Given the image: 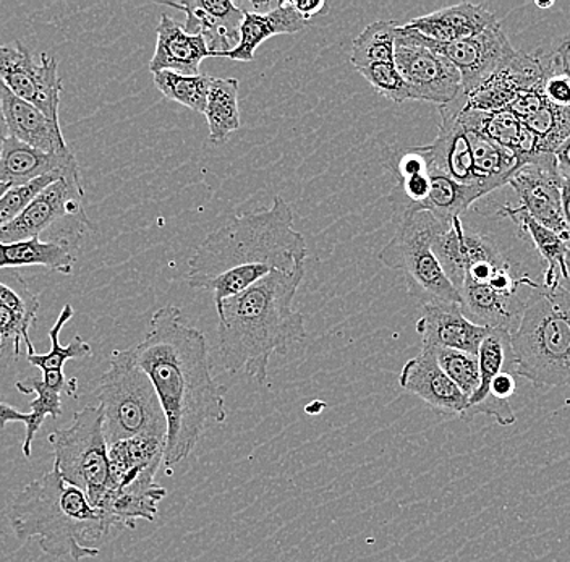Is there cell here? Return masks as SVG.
<instances>
[{"label":"cell","instance_id":"20","mask_svg":"<svg viewBox=\"0 0 570 562\" xmlns=\"http://www.w3.org/2000/svg\"><path fill=\"white\" fill-rule=\"evenodd\" d=\"M2 109L9 137L46 152L59 155L70 151L60 124L52 122L33 105L17 98L12 91L7 90L6 85L2 90Z\"/></svg>","mask_w":570,"mask_h":562},{"label":"cell","instance_id":"28","mask_svg":"<svg viewBox=\"0 0 570 562\" xmlns=\"http://www.w3.org/2000/svg\"><path fill=\"white\" fill-rule=\"evenodd\" d=\"M480 368V387L469 401V418L470 411L480 405L481 402L490 396L491 382L501 373H514L515 375V357L514 348H512V334L505 329H490V333L480 344L479 354Z\"/></svg>","mask_w":570,"mask_h":562},{"label":"cell","instance_id":"11","mask_svg":"<svg viewBox=\"0 0 570 562\" xmlns=\"http://www.w3.org/2000/svg\"><path fill=\"white\" fill-rule=\"evenodd\" d=\"M410 30L423 46L454 63L461 73L465 95L504 70L519 56V51L511 45L499 21L479 37L455 42H436L423 37L413 28Z\"/></svg>","mask_w":570,"mask_h":562},{"label":"cell","instance_id":"12","mask_svg":"<svg viewBox=\"0 0 570 562\" xmlns=\"http://www.w3.org/2000/svg\"><path fill=\"white\" fill-rule=\"evenodd\" d=\"M80 170L60 177L42 190L13 223L0 230V241L13 244L39 237L62 219L91 226L85 215Z\"/></svg>","mask_w":570,"mask_h":562},{"label":"cell","instance_id":"22","mask_svg":"<svg viewBox=\"0 0 570 562\" xmlns=\"http://www.w3.org/2000/svg\"><path fill=\"white\" fill-rule=\"evenodd\" d=\"M167 440L135 436L109 446L110 471L116 489L134 485L141 480H156L166 455Z\"/></svg>","mask_w":570,"mask_h":562},{"label":"cell","instance_id":"35","mask_svg":"<svg viewBox=\"0 0 570 562\" xmlns=\"http://www.w3.org/2000/svg\"><path fill=\"white\" fill-rule=\"evenodd\" d=\"M431 351H433L434 357H436L441 368L444 369L445 375L458 384L463 396L470 401V397L480 387V368L476 355L454 351V348H431Z\"/></svg>","mask_w":570,"mask_h":562},{"label":"cell","instance_id":"16","mask_svg":"<svg viewBox=\"0 0 570 562\" xmlns=\"http://www.w3.org/2000/svg\"><path fill=\"white\" fill-rule=\"evenodd\" d=\"M416 333L422 337V347L454 348V351L479 354L488 327L475 325L463 315L461 305L430 302L416 322Z\"/></svg>","mask_w":570,"mask_h":562},{"label":"cell","instance_id":"7","mask_svg":"<svg viewBox=\"0 0 570 562\" xmlns=\"http://www.w3.org/2000/svg\"><path fill=\"white\" fill-rule=\"evenodd\" d=\"M397 229L377 258L386 268L404 274L412 297L423 305L430 302L461 305V295L445 276L436 255L433 240L448 229V224L431 213H405L395 218Z\"/></svg>","mask_w":570,"mask_h":562},{"label":"cell","instance_id":"3","mask_svg":"<svg viewBox=\"0 0 570 562\" xmlns=\"http://www.w3.org/2000/svg\"><path fill=\"white\" fill-rule=\"evenodd\" d=\"M303 277L305 265L269 274L216 307L219 357L227 372L265 384L271 357L306 339L305 318L294 308Z\"/></svg>","mask_w":570,"mask_h":562},{"label":"cell","instance_id":"47","mask_svg":"<svg viewBox=\"0 0 570 562\" xmlns=\"http://www.w3.org/2000/svg\"><path fill=\"white\" fill-rule=\"evenodd\" d=\"M2 146H3V141H0V155H2Z\"/></svg>","mask_w":570,"mask_h":562},{"label":"cell","instance_id":"5","mask_svg":"<svg viewBox=\"0 0 570 562\" xmlns=\"http://www.w3.org/2000/svg\"><path fill=\"white\" fill-rule=\"evenodd\" d=\"M515 375L537 390L570 384V294L540 290L512 333Z\"/></svg>","mask_w":570,"mask_h":562},{"label":"cell","instance_id":"6","mask_svg":"<svg viewBox=\"0 0 570 562\" xmlns=\"http://www.w3.org/2000/svg\"><path fill=\"white\" fill-rule=\"evenodd\" d=\"M107 444L135 436L167 440V420L155 384L131 357L130 348L114 352L98 386Z\"/></svg>","mask_w":570,"mask_h":562},{"label":"cell","instance_id":"24","mask_svg":"<svg viewBox=\"0 0 570 562\" xmlns=\"http://www.w3.org/2000/svg\"><path fill=\"white\" fill-rule=\"evenodd\" d=\"M498 215L514 223L520 233L527 234L532 240L534 250L540 254L544 263V289L556 290L561 287L566 276V259L570 252L569 241L537 223L522 206H502Z\"/></svg>","mask_w":570,"mask_h":562},{"label":"cell","instance_id":"32","mask_svg":"<svg viewBox=\"0 0 570 562\" xmlns=\"http://www.w3.org/2000/svg\"><path fill=\"white\" fill-rule=\"evenodd\" d=\"M213 80L212 75H180L167 70L153 73V81L164 98L199 114H205Z\"/></svg>","mask_w":570,"mask_h":562},{"label":"cell","instance_id":"19","mask_svg":"<svg viewBox=\"0 0 570 562\" xmlns=\"http://www.w3.org/2000/svg\"><path fill=\"white\" fill-rule=\"evenodd\" d=\"M459 119L466 130L475 131L502 148L511 149L519 156L522 164L532 159L533 156L547 152L540 138L509 110L483 112V110L469 109L463 106Z\"/></svg>","mask_w":570,"mask_h":562},{"label":"cell","instance_id":"30","mask_svg":"<svg viewBox=\"0 0 570 562\" xmlns=\"http://www.w3.org/2000/svg\"><path fill=\"white\" fill-rule=\"evenodd\" d=\"M541 77L534 90L548 105L570 108V41L562 42L556 51L537 52Z\"/></svg>","mask_w":570,"mask_h":562},{"label":"cell","instance_id":"29","mask_svg":"<svg viewBox=\"0 0 570 562\" xmlns=\"http://www.w3.org/2000/svg\"><path fill=\"white\" fill-rule=\"evenodd\" d=\"M238 88L240 83L235 78H214L213 80L205 117L208 120L209 141L214 145L226 144L230 135L240 128Z\"/></svg>","mask_w":570,"mask_h":562},{"label":"cell","instance_id":"25","mask_svg":"<svg viewBox=\"0 0 570 562\" xmlns=\"http://www.w3.org/2000/svg\"><path fill=\"white\" fill-rule=\"evenodd\" d=\"M166 494V489L156 480H141L109 491L99 509L112 519L117 529H135L137 521L153 522L158 517V506Z\"/></svg>","mask_w":570,"mask_h":562},{"label":"cell","instance_id":"1","mask_svg":"<svg viewBox=\"0 0 570 562\" xmlns=\"http://www.w3.org/2000/svg\"><path fill=\"white\" fill-rule=\"evenodd\" d=\"M130 352L155 384L167 420L164 465L174 467L194 453L209 422H226V386L214 379L205 334L177 307L159 308Z\"/></svg>","mask_w":570,"mask_h":562},{"label":"cell","instance_id":"4","mask_svg":"<svg viewBox=\"0 0 570 562\" xmlns=\"http://www.w3.org/2000/svg\"><path fill=\"white\" fill-rule=\"evenodd\" d=\"M7 517L21 543L39 539L48 556L77 562L98 556L99 544L117 529L112 519L92 506L87 494L69 485L56 467L17 494Z\"/></svg>","mask_w":570,"mask_h":562},{"label":"cell","instance_id":"34","mask_svg":"<svg viewBox=\"0 0 570 562\" xmlns=\"http://www.w3.org/2000/svg\"><path fill=\"white\" fill-rule=\"evenodd\" d=\"M17 390L21 394L36 393V400L30 402V420L27 423V435L23 441V454L24 457H31L33 453V440L38 430L41 428L46 417L57 418L62 414V394L53 387L48 386L41 376H35V378L24 379V382H18L16 384Z\"/></svg>","mask_w":570,"mask_h":562},{"label":"cell","instance_id":"26","mask_svg":"<svg viewBox=\"0 0 570 562\" xmlns=\"http://www.w3.org/2000/svg\"><path fill=\"white\" fill-rule=\"evenodd\" d=\"M75 258L67 241L28 238V240L2 244L0 241V269L42 266L48 272L71 274Z\"/></svg>","mask_w":570,"mask_h":562},{"label":"cell","instance_id":"14","mask_svg":"<svg viewBox=\"0 0 570 562\" xmlns=\"http://www.w3.org/2000/svg\"><path fill=\"white\" fill-rule=\"evenodd\" d=\"M399 384L440 414L466 420L469 400L458 384L445 375L431 348L422 347L416 357L405 363Z\"/></svg>","mask_w":570,"mask_h":562},{"label":"cell","instance_id":"37","mask_svg":"<svg viewBox=\"0 0 570 562\" xmlns=\"http://www.w3.org/2000/svg\"><path fill=\"white\" fill-rule=\"evenodd\" d=\"M356 72L362 75L381 96L395 102V105H402V102L412 99L409 85L399 73L394 62L374 63V66L358 69Z\"/></svg>","mask_w":570,"mask_h":562},{"label":"cell","instance_id":"31","mask_svg":"<svg viewBox=\"0 0 570 562\" xmlns=\"http://www.w3.org/2000/svg\"><path fill=\"white\" fill-rule=\"evenodd\" d=\"M402 24L394 20H377L356 37L351 62L356 70L374 63L394 62L395 41Z\"/></svg>","mask_w":570,"mask_h":562},{"label":"cell","instance_id":"46","mask_svg":"<svg viewBox=\"0 0 570 562\" xmlns=\"http://www.w3.org/2000/svg\"><path fill=\"white\" fill-rule=\"evenodd\" d=\"M9 188H10V185L0 184V198H2L3 195H6V191L9 190Z\"/></svg>","mask_w":570,"mask_h":562},{"label":"cell","instance_id":"13","mask_svg":"<svg viewBox=\"0 0 570 562\" xmlns=\"http://www.w3.org/2000/svg\"><path fill=\"white\" fill-rule=\"evenodd\" d=\"M520 205L537 223L548 227L570 244V233L562 211V177L554 152H543L520 166L509 184Z\"/></svg>","mask_w":570,"mask_h":562},{"label":"cell","instance_id":"40","mask_svg":"<svg viewBox=\"0 0 570 562\" xmlns=\"http://www.w3.org/2000/svg\"><path fill=\"white\" fill-rule=\"evenodd\" d=\"M28 420H30V412L24 414V412L17 411L12 405L0 402V430L6 428L12 422H20L27 425Z\"/></svg>","mask_w":570,"mask_h":562},{"label":"cell","instance_id":"17","mask_svg":"<svg viewBox=\"0 0 570 562\" xmlns=\"http://www.w3.org/2000/svg\"><path fill=\"white\" fill-rule=\"evenodd\" d=\"M78 169L80 167L71 151L59 152V155L46 152L21 144L12 137L3 141L2 155H0V184L23 187L49 174H67Z\"/></svg>","mask_w":570,"mask_h":562},{"label":"cell","instance_id":"23","mask_svg":"<svg viewBox=\"0 0 570 562\" xmlns=\"http://www.w3.org/2000/svg\"><path fill=\"white\" fill-rule=\"evenodd\" d=\"M308 24L291 2H279L269 12H248L244 10V21L240 27V42L234 51L216 57H226L235 62H252L256 49L273 37L294 34Z\"/></svg>","mask_w":570,"mask_h":562},{"label":"cell","instance_id":"21","mask_svg":"<svg viewBox=\"0 0 570 562\" xmlns=\"http://www.w3.org/2000/svg\"><path fill=\"white\" fill-rule=\"evenodd\" d=\"M497 16L479 3L462 2L410 20L407 27L436 42H455L479 37L497 24Z\"/></svg>","mask_w":570,"mask_h":562},{"label":"cell","instance_id":"38","mask_svg":"<svg viewBox=\"0 0 570 562\" xmlns=\"http://www.w3.org/2000/svg\"><path fill=\"white\" fill-rule=\"evenodd\" d=\"M0 305L13 309L17 313L31 316L36 319V313L39 309V300L36 295L30 294V290L24 292L23 295L18 294L12 287L6 286L0 283Z\"/></svg>","mask_w":570,"mask_h":562},{"label":"cell","instance_id":"27","mask_svg":"<svg viewBox=\"0 0 570 562\" xmlns=\"http://www.w3.org/2000/svg\"><path fill=\"white\" fill-rule=\"evenodd\" d=\"M431 180V191L428 200L420 206L419 211L431 213L438 220L451 226L452 220L466 215L470 206L487 197L491 191L481 185L459 184L451 177L438 172V170H428Z\"/></svg>","mask_w":570,"mask_h":562},{"label":"cell","instance_id":"44","mask_svg":"<svg viewBox=\"0 0 570 562\" xmlns=\"http://www.w3.org/2000/svg\"><path fill=\"white\" fill-rule=\"evenodd\" d=\"M561 287L570 294V252L568 259H566V276L564 279H562Z\"/></svg>","mask_w":570,"mask_h":562},{"label":"cell","instance_id":"9","mask_svg":"<svg viewBox=\"0 0 570 562\" xmlns=\"http://www.w3.org/2000/svg\"><path fill=\"white\" fill-rule=\"evenodd\" d=\"M394 63L409 85L412 101L441 108L463 92L462 77L454 63L423 46L407 24L399 28Z\"/></svg>","mask_w":570,"mask_h":562},{"label":"cell","instance_id":"43","mask_svg":"<svg viewBox=\"0 0 570 562\" xmlns=\"http://www.w3.org/2000/svg\"><path fill=\"white\" fill-rule=\"evenodd\" d=\"M2 90L3 83L2 80H0V141H6L7 138H9V130H7L6 117H3Z\"/></svg>","mask_w":570,"mask_h":562},{"label":"cell","instance_id":"2","mask_svg":"<svg viewBox=\"0 0 570 562\" xmlns=\"http://www.w3.org/2000/svg\"><path fill=\"white\" fill-rule=\"evenodd\" d=\"M305 237L294 229V213L281 195L269 208L232 216L196 248L188 262L191 289L212 292L219 307L269 274L305 265Z\"/></svg>","mask_w":570,"mask_h":562},{"label":"cell","instance_id":"15","mask_svg":"<svg viewBox=\"0 0 570 562\" xmlns=\"http://www.w3.org/2000/svg\"><path fill=\"white\" fill-rule=\"evenodd\" d=\"M166 6L187 16L184 30L194 37L205 38L212 57L234 51L240 42L244 9L230 0H185L166 2Z\"/></svg>","mask_w":570,"mask_h":562},{"label":"cell","instance_id":"8","mask_svg":"<svg viewBox=\"0 0 570 562\" xmlns=\"http://www.w3.org/2000/svg\"><path fill=\"white\" fill-rule=\"evenodd\" d=\"M49 443L56 454L53 467L62 479L83 491L92 506H101L107 493L116 489L101 407L87 405L78 411L70 426L49 435Z\"/></svg>","mask_w":570,"mask_h":562},{"label":"cell","instance_id":"39","mask_svg":"<svg viewBox=\"0 0 570 562\" xmlns=\"http://www.w3.org/2000/svg\"><path fill=\"white\" fill-rule=\"evenodd\" d=\"M288 2L306 21L316 16H324V10L327 9L324 0H288Z\"/></svg>","mask_w":570,"mask_h":562},{"label":"cell","instance_id":"45","mask_svg":"<svg viewBox=\"0 0 570 562\" xmlns=\"http://www.w3.org/2000/svg\"><path fill=\"white\" fill-rule=\"evenodd\" d=\"M534 6L538 7V9H552V7H554V0H550V2H540V0H537V2H534Z\"/></svg>","mask_w":570,"mask_h":562},{"label":"cell","instance_id":"10","mask_svg":"<svg viewBox=\"0 0 570 562\" xmlns=\"http://www.w3.org/2000/svg\"><path fill=\"white\" fill-rule=\"evenodd\" d=\"M0 80L17 98L30 102L52 122L59 124L62 80L56 57L41 52L35 62L30 49L17 42V48L0 46Z\"/></svg>","mask_w":570,"mask_h":562},{"label":"cell","instance_id":"36","mask_svg":"<svg viewBox=\"0 0 570 562\" xmlns=\"http://www.w3.org/2000/svg\"><path fill=\"white\" fill-rule=\"evenodd\" d=\"M71 172H75V170H71ZM67 174H49V176L42 177V179L23 185V187H10L6 195L0 198V230L9 226L10 223H13L42 190H46L49 185L59 180L60 177L67 176Z\"/></svg>","mask_w":570,"mask_h":562},{"label":"cell","instance_id":"48","mask_svg":"<svg viewBox=\"0 0 570 562\" xmlns=\"http://www.w3.org/2000/svg\"><path fill=\"white\" fill-rule=\"evenodd\" d=\"M0 344H2V341H0Z\"/></svg>","mask_w":570,"mask_h":562},{"label":"cell","instance_id":"41","mask_svg":"<svg viewBox=\"0 0 570 562\" xmlns=\"http://www.w3.org/2000/svg\"><path fill=\"white\" fill-rule=\"evenodd\" d=\"M556 161H558V169L561 177L570 179V138L559 146L558 151H556Z\"/></svg>","mask_w":570,"mask_h":562},{"label":"cell","instance_id":"33","mask_svg":"<svg viewBox=\"0 0 570 562\" xmlns=\"http://www.w3.org/2000/svg\"><path fill=\"white\" fill-rule=\"evenodd\" d=\"M73 307L69 304L60 312L56 325L49 331L51 351H49L48 354H28V362L36 366V368L41 369L42 373L63 372V365H66L67 362L91 357V345H89L87 341L81 339L80 336H75L73 341H71L69 345H66V347L59 343L60 331L73 318Z\"/></svg>","mask_w":570,"mask_h":562},{"label":"cell","instance_id":"42","mask_svg":"<svg viewBox=\"0 0 570 562\" xmlns=\"http://www.w3.org/2000/svg\"><path fill=\"white\" fill-rule=\"evenodd\" d=\"M562 211H564L566 224H568V229L570 233V179H564L562 177Z\"/></svg>","mask_w":570,"mask_h":562},{"label":"cell","instance_id":"18","mask_svg":"<svg viewBox=\"0 0 570 562\" xmlns=\"http://www.w3.org/2000/svg\"><path fill=\"white\" fill-rule=\"evenodd\" d=\"M156 37L155 56L149 62L151 73L167 70L180 75H199V63L206 57H212L205 38L188 34L184 24L177 23L167 13L160 16Z\"/></svg>","mask_w":570,"mask_h":562}]
</instances>
